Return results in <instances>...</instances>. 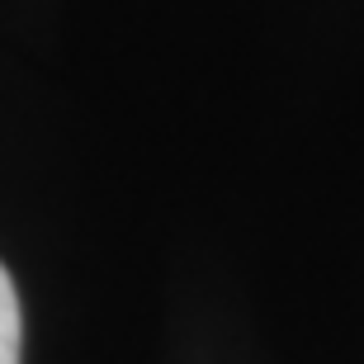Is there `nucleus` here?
Wrapping results in <instances>:
<instances>
[{"instance_id": "nucleus-1", "label": "nucleus", "mask_w": 364, "mask_h": 364, "mask_svg": "<svg viewBox=\"0 0 364 364\" xmlns=\"http://www.w3.org/2000/svg\"><path fill=\"white\" fill-rule=\"evenodd\" d=\"M19 336H24L19 294H14V284H10V270L0 265V364H19Z\"/></svg>"}]
</instances>
